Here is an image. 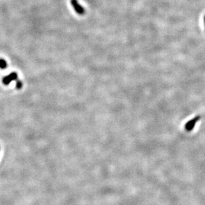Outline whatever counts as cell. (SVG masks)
Masks as SVG:
<instances>
[{"mask_svg": "<svg viewBox=\"0 0 205 205\" xmlns=\"http://www.w3.org/2000/svg\"><path fill=\"white\" fill-rule=\"evenodd\" d=\"M200 116H196L195 118L192 119L191 121H188L187 123H186V125H185V126H184L185 130H186V131H188V132L191 131L192 130L194 129L196 123L200 120Z\"/></svg>", "mask_w": 205, "mask_h": 205, "instance_id": "obj_1", "label": "cell"}, {"mask_svg": "<svg viewBox=\"0 0 205 205\" xmlns=\"http://www.w3.org/2000/svg\"><path fill=\"white\" fill-rule=\"evenodd\" d=\"M71 3H72L74 10L75 11V12L77 14L79 15L85 14V9L78 3L77 0H71Z\"/></svg>", "mask_w": 205, "mask_h": 205, "instance_id": "obj_2", "label": "cell"}, {"mask_svg": "<svg viewBox=\"0 0 205 205\" xmlns=\"http://www.w3.org/2000/svg\"><path fill=\"white\" fill-rule=\"evenodd\" d=\"M18 79V75L16 73H11L8 75L6 76L3 79V83L5 85H9L12 81H17Z\"/></svg>", "mask_w": 205, "mask_h": 205, "instance_id": "obj_3", "label": "cell"}, {"mask_svg": "<svg viewBox=\"0 0 205 205\" xmlns=\"http://www.w3.org/2000/svg\"><path fill=\"white\" fill-rule=\"evenodd\" d=\"M7 68V64L3 59H0V68L4 69Z\"/></svg>", "mask_w": 205, "mask_h": 205, "instance_id": "obj_4", "label": "cell"}, {"mask_svg": "<svg viewBox=\"0 0 205 205\" xmlns=\"http://www.w3.org/2000/svg\"><path fill=\"white\" fill-rule=\"evenodd\" d=\"M22 86H23V83H22V82L21 81H19V80H17L16 81V88L17 89H21L22 87Z\"/></svg>", "mask_w": 205, "mask_h": 205, "instance_id": "obj_5", "label": "cell"}, {"mask_svg": "<svg viewBox=\"0 0 205 205\" xmlns=\"http://www.w3.org/2000/svg\"><path fill=\"white\" fill-rule=\"evenodd\" d=\"M204 26H205V15H204Z\"/></svg>", "mask_w": 205, "mask_h": 205, "instance_id": "obj_6", "label": "cell"}]
</instances>
